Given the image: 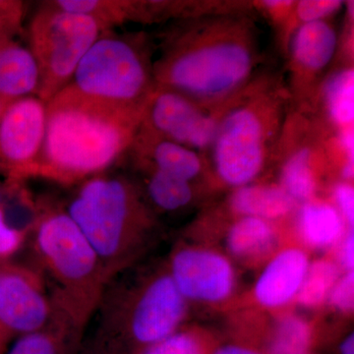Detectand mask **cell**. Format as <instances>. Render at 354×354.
Here are the masks:
<instances>
[{"label":"cell","mask_w":354,"mask_h":354,"mask_svg":"<svg viewBox=\"0 0 354 354\" xmlns=\"http://www.w3.org/2000/svg\"><path fill=\"white\" fill-rule=\"evenodd\" d=\"M211 354H267L264 351L253 348L248 344H230L216 346Z\"/></svg>","instance_id":"obj_31"},{"label":"cell","mask_w":354,"mask_h":354,"mask_svg":"<svg viewBox=\"0 0 354 354\" xmlns=\"http://www.w3.org/2000/svg\"><path fill=\"white\" fill-rule=\"evenodd\" d=\"M330 302L342 312L353 311L354 306V272H348L339 277L330 290Z\"/></svg>","instance_id":"obj_27"},{"label":"cell","mask_w":354,"mask_h":354,"mask_svg":"<svg viewBox=\"0 0 354 354\" xmlns=\"http://www.w3.org/2000/svg\"><path fill=\"white\" fill-rule=\"evenodd\" d=\"M299 232L307 245L328 248L341 241L344 220L335 207L326 203H306L300 212Z\"/></svg>","instance_id":"obj_16"},{"label":"cell","mask_w":354,"mask_h":354,"mask_svg":"<svg viewBox=\"0 0 354 354\" xmlns=\"http://www.w3.org/2000/svg\"><path fill=\"white\" fill-rule=\"evenodd\" d=\"M328 111L337 124L346 127L354 118L353 70L348 69L335 74L326 88Z\"/></svg>","instance_id":"obj_23"},{"label":"cell","mask_w":354,"mask_h":354,"mask_svg":"<svg viewBox=\"0 0 354 354\" xmlns=\"http://www.w3.org/2000/svg\"><path fill=\"white\" fill-rule=\"evenodd\" d=\"M27 243L31 250L29 262L41 272L55 313L86 333L109 278L64 201L36 199Z\"/></svg>","instance_id":"obj_2"},{"label":"cell","mask_w":354,"mask_h":354,"mask_svg":"<svg viewBox=\"0 0 354 354\" xmlns=\"http://www.w3.org/2000/svg\"><path fill=\"white\" fill-rule=\"evenodd\" d=\"M46 129V102L37 95L7 104L0 118V171L9 180L34 178Z\"/></svg>","instance_id":"obj_9"},{"label":"cell","mask_w":354,"mask_h":354,"mask_svg":"<svg viewBox=\"0 0 354 354\" xmlns=\"http://www.w3.org/2000/svg\"><path fill=\"white\" fill-rule=\"evenodd\" d=\"M142 127L188 148H205L214 141L215 121L200 113L188 97L157 87L148 101Z\"/></svg>","instance_id":"obj_11"},{"label":"cell","mask_w":354,"mask_h":354,"mask_svg":"<svg viewBox=\"0 0 354 354\" xmlns=\"http://www.w3.org/2000/svg\"><path fill=\"white\" fill-rule=\"evenodd\" d=\"M335 46L337 35L328 23H304L293 39V57L301 66L319 70L329 64L334 57Z\"/></svg>","instance_id":"obj_17"},{"label":"cell","mask_w":354,"mask_h":354,"mask_svg":"<svg viewBox=\"0 0 354 354\" xmlns=\"http://www.w3.org/2000/svg\"><path fill=\"white\" fill-rule=\"evenodd\" d=\"M68 86L97 101L145 108L156 82L141 39L108 30L87 51Z\"/></svg>","instance_id":"obj_5"},{"label":"cell","mask_w":354,"mask_h":354,"mask_svg":"<svg viewBox=\"0 0 354 354\" xmlns=\"http://www.w3.org/2000/svg\"><path fill=\"white\" fill-rule=\"evenodd\" d=\"M9 102L3 101V100L0 99V118H1L2 113H3L4 109H6L7 104Z\"/></svg>","instance_id":"obj_36"},{"label":"cell","mask_w":354,"mask_h":354,"mask_svg":"<svg viewBox=\"0 0 354 354\" xmlns=\"http://www.w3.org/2000/svg\"><path fill=\"white\" fill-rule=\"evenodd\" d=\"M145 108L115 106L67 86L46 102V129L34 178L72 188L113 169L127 155Z\"/></svg>","instance_id":"obj_1"},{"label":"cell","mask_w":354,"mask_h":354,"mask_svg":"<svg viewBox=\"0 0 354 354\" xmlns=\"http://www.w3.org/2000/svg\"><path fill=\"white\" fill-rule=\"evenodd\" d=\"M309 265L308 256L301 249L286 248L277 254L256 283V301L267 308L290 304L297 297Z\"/></svg>","instance_id":"obj_13"},{"label":"cell","mask_w":354,"mask_h":354,"mask_svg":"<svg viewBox=\"0 0 354 354\" xmlns=\"http://www.w3.org/2000/svg\"><path fill=\"white\" fill-rule=\"evenodd\" d=\"M2 44H0V46H1Z\"/></svg>","instance_id":"obj_38"},{"label":"cell","mask_w":354,"mask_h":354,"mask_svg":"<svg viewBox=\"0 0 354 354\" xmlns=\"http://www.w3.org/2000/svg\"><path fill=\"white\" fill-rule=\"evenodd\" d=\"M67 213L93 247L109 281L131 267L152 230V212L138 184L111 171L70 188Z\"/></svg>","instance_id":"obj_3"},{"label":"cell","mask_w":354,"mask_h":354,"mask_svg":"<svg viewBox=\"0 0 354 354\" xmlns=\"http://www.w3.org/2000/svg\"><path fill=\"white\" fill-rule=\"evenodd\" d=\"M29 234L30 230L18 225L0 201V263L13 260L27 243Z\"/></svg>","instance_id":"obj_26"},{"label":"cell","mask_w":354,"mask_h":354,"mask_svg":"<svg viewBox=\"0 0 354 354\" xmlns=\"http://www.w3.org/2000/svg\"><path fill=\"white\" fill-rule=\"evenodd\" d=\"M342 145L348 155L349 162H353L354 139L353 130H346L342 135Z\"/></svg>","instance_id":"obj_33"},{"label":"cell","mask_w":354,"mask_h":354,"mask_svg":"<svg viewBox=\"0 0 354 354\" xmlns=\"http://www.w3.org/2000/svg\"><path fill=\"white\" fill-rule=\"evenodd\" d=\"M232 205L234 211L244 216L269 221L288 215L293 200L278 186L245 185L234 193Z\"/></svg>","instance_id":"obj_18"},{"label":"cell","mask_w":354,"mask_h":354,"mask_svg":"<svg viewBox=\"0 0 354 354\" xmlns=\"http://www.w3.org/2000/svg\"><path fill=\"white\" fill-rule=\"evenodd\" d=\"M55 309L41 272L31 263L11 260L0 264V342L9 344L43 329Z\"/></svg>","instance_id":"obj_8"},{"label":"cell","mask_w":354,"mask_h":354,"mask_svg":"<svg viewBox=\"0 0 354 354\" xmlns=\"http://www.w3.org/2000/svg\"><path fill=\"white\" fill-rule=\"evenodd\" d=\"M39 71L29 46L17 39L0 46V99L7 102L37 95Z\"/></svg>","instance_id":"obj_14"},{"label":"cell","mask_w":354,"mask_h":354,"mask_svg":"<svg viewBox=\"0 0 354 354\" xmlns=\"http://www.w3.org/2000/svg\"><path fill=\"white\" fill-rule=\"evenodd\" d=\"M214 158L218 176L230 185L245 186L265 160L264 123L251 108L234 109L216 128Z\"/></svg>","instance_id":"obj_10"},{"label":"cell","mask_w":354,"mask_h":354,"mask_svg":"<svg viewBox=\"0 0 354 354\" xmlns=\"http://www.w3.org/2000/svg\"><path fill=\"white\" fill-rule=\"evenodd\" d=\"M253 65L248 46L232 39L174 46L156 67L157 87L188 97H216L245 80Z\"/></svg>","instance_id":"obj_7"},{"label":"cell","mask_w":354,"mask_h":354,"mask_svg":"<svg viewBox=\"0 0 354 354\" xmlns=\"http://www.w3.org/2000/svg\"><path fill=\"white\" fill-rule=\"evenodd\" d=\"M276 239V232L269 221L243 216L230 228L227 243L235 257L254 259L269 253Z\"/></svg>","instance_id":"obj_19"},{"label":"cell","mask_w":354,"mask_h":354,"mask_svg":"<svg viewBox=\"0 0 354 354\" xmlns=\"http://www.w3.org/2000/svg\"><path fill=\"white\" fill-rule=\"evenodd\" d=\"M342 263L348 272L353 271L354 267V234L349 232L342 241L341 251Z\"/></svg>","instance_id":"obj_30"},{"label":"cell","mask_w":354,"mask_h":354,"mask_svg":"<svg viewBox=\"0 0 354 354\" xmlns=\"http://www.w3.org/2000/svg\"><path fill=\"white\" fill-rule=\"evenodd\" d=\"M283 189L295 201H306L313 195L315 180L310 167L309 151H299L286 162L283 171Z\"/></svg>","instance_id":"obj_24"},{"label":"cell","mask_w":354,"mask_h":354,"mask_svg":"<svg viewBox=\"0 0 354 354\" xmlns=\"http://www.w3.org/2000/svg\"><path fill=\"white\" fill-rule=\"evenodd\" d=\"M84 341L85 333L55 314L43 329L14 339L4 354H79Z\"/></svg>","instance_id":"obj_15"},{"label":"cell","mask_w":354,"mask_h":354,"mask_svg":"<svg viewBox=\"0 0 354 354\" xmlns=\"http://www.w3.org/2000/svg\"><path fill=\"white\" fill-rule=\"evenodd\" d=\"M314 344L311 326L297 316H286L274 326L266 342L267 354H310Z\"/></svg>","instance_id":"obj_21"},{"label":"cell","mask_w":354,"mask_h":354,"mask_svg":"<svg viewBox=\"0 0 354 354\" xmlns=\"http://www.w3.org/2000/svg\"><path fill=\"white\" fill-rule=\"evenodd\" d=\"M79 354H120L113 348H109L106 344L97 341L91 337L90 339H85Z\"/></svg>","instance_id":"obj_32"},{"label":"cell","mask_w":354,"mask_h":354,"mask_svg":"<svg viewBox=\"0 0 354 354\" xmlns=\"http://www.w3.org/2000/svg\"><path fill=\"white\" fill-rule=\"evenodd\" d=\"M335 204L344 221L353 227L354 223V190L348 183L335 186L334 191Z\"/></svg>","instance_id":"obj_29"},{"label":"cell","mask_w":354,"mask_h":354,"mask_svg":"<svg viewBox=\"0 0 354 354\" xmlns=\"http://www.w3.org/2000/svg\"><path fill=\"white\" fill-rule=\"evenodd\" d=\"M106 31L94 18L41 4L27 29L28 46L39 71L38 97L44 102L69 85L77 67L93 44Z\"/></svg>","instance_id":"obj_6"},{"label":"cell","mask_w":354,"mask_h":354,"mask_svg":"<svg viewBox=\"0 0 354 354\" xmlns=\"http://www.w3.org/2000/svg\"><path fill=\"white\" fill-rule=\"evenodd\" d=\"M147 172L145 188L142 193L153 207L165 212H174L183 209L191 202L193 191L190 183L155 171L142 167Z\"/></svg>","instance_id":"obj_20"},{"label":"cell","mask_w":354,"mask_h":354,"mask_svg":"<svg viewBox=\"0 0 354 354\" xmlns=\"http://www.w3.org/2000/svg\"><path fill=\"white\" fill-rule=\"evenodd\" d=\"M339 278V268L329 260H318L309 265L308 271L297 295L302 306L315 307L329 297Z\"/></svg>","instance_id":"obj_22"},{"label":"cell","mask_w":354,"mask_h":354,"mask_svg":"<svg viewBox=\"0 0 354 354\" xmlns=\"http://www.w3.org/2000/svg\"><path fill=\"white\" fill-rule=\"evenodd\" d=\"M167 271L187 302L215 304L227 299L234 291V268L227 258L214 251L189 247L177 249Z\"/></svg>","instance_id":"obj_12"},{"label":"cell","mask_w":354,"mask_h":354,"mask_svg":"<svg viewBox=\"0 0 354 354\" xmlns=\"http://www.w3.org/2000/svg\"><path fill=\"white\" fill-rule=\"evenodd\" d=\"M215 348L199 333L179 329L162 341L140 348L132 354H211Z\"/></svg>","instance_id":"obj_25"},{"label":"cell","mask_w":354,"mask_h":354,"mask_svg":"<svg viewBox=\"0 0 354 354\" xmlns=\"http://www.w3.org/2000/svg\"><path fill=\"white\" fill-rule=\"evenodd\" d=\"M187 301L167 270L131 279L124 272L104 288L92 337L120 354H132L180 329Z\"/></svg>","instance_id":"obj_4"},{"label":"cell","mask_w":354,"mask_h":354,"mask_svg":"<svg viewBox=\"0 0 354 354\" xmlns=\"http://www.w3.org/2000/svg\"><path fill=\"white\" fill-rule=\"evenodd\" d=\"M353 162H349L348 160L342 169V176L346 179L353 178Z\"/></svg>","instance_id":"obj_35"},{"label":"cell","mask_w":354,"mask_h":354,"mask_svg":"<svg viewBox=\"0 0 354 354\" xmlns=\"http://www.w3.org/2000/svg\"><path fill=\"white\" fill-rule=\"evenodd\" d=\"M339 354H354V337L349 335L339 346Z\"/></svg>","instance_id":"obj_34"},{"label":"cell","mask_w":354,"mask_h":354,"mask_svg":"<svg viewBox=\"0 0 354 354\" xmlns=\"http://www.w3.org/2000/svg\"><path fill=\"white\" fill-rule=\"evenodd\" d=\"M342 6V1H318V0H306L299 2L297 6V14L300 19L305 23L314 21H323L324 18L335 13Z\"/></svg>","instance_id":"obj_28"},{"label":"cell","mask_w":354,"mask_h":354,"mask_svg":"<svg viewBox=\"0 0 354 354\" xmlns=\"http://www.w3.org/2000/svg\"><path fill=\"white\" fill-rule=\"evenodd\" d=\"M6 349H7V346H4L3 344H1V342H0V354L6 353Z\"/></svg>","instance_id":"obj_37"},{"label":"cell","mask_w":354,"mask_h":354,"mask_svg":"<svg viewBox=\"0 0 354 354\" xmlns=\"http://www.w3.org/2000/svg\"><path fill=\"white\" fill-rule=\"evenodd\" d=\"M0 264H1V263H0Z\"/></svg>","instance_id":"obj_39"}]
</instances>
